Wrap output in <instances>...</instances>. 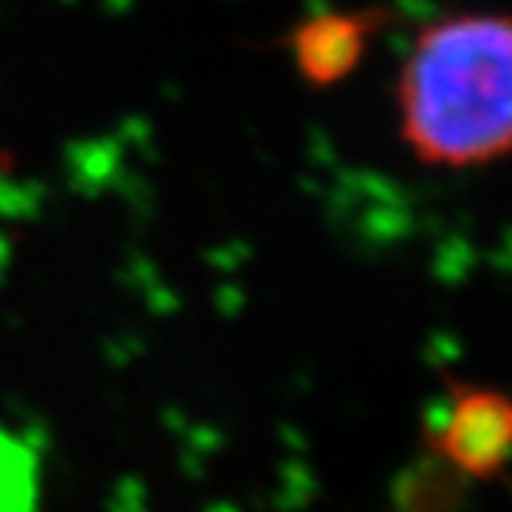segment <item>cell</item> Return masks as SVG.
Here are the masks:
<instances>
[{"label":"cell","mask_w":512,"mask_h":512,"mask_svg":"<svg viewBox=\"0 0 512 512\" xmlns=\"http://www.w3.org/2000/svg\"><path fill=\"white\" fill-rule=\"evenodd\" d=\"M401 139L429 167L469 170L512 145V25L457 13L426 25L398 78Z\"/></svg>","instance_id":"cell-1"},{"label":"cell","mask_w":512,"mask_h":512,"mask_svg":"<svg viewBox=\"0 0 512 512\" xmlns=\"http://www.w3.org/2000/svg\"><path fill=\"white\" fill-rule=\"evenodd\" d=\"M512 405L500 389L451 380L448 401L429 429L432 454L463 479H497L509 460Z\"/></svg>","instance_id":"cell-2"},{"label":"cell","mask_w":512,"mask_h":512,"mask_svg":"<svg viewBox=\"0 0 512 512\" xmlns=\"http://www.w3.org/2000/svg\"><path fill=\"white\" fill-rule=\"evenodd\" d=\"M383 22L380 10H324L297 22L290 31V56L300 78L318 90L343 84L361 65Z\"/></svg>","instance_id":"cell-3"},{"label":"cell","mask_w":512,"mask_h":512,"mask_svg":"<svg viewBox=\"0 0 512 512\" xmlns=\"http://www.w3.org/2000/svg\"><path fill=\"white\" fill-rule=\"evenodd\" d=\"M34 503V472L19 445L0 435V512H28Z\"/></svg>","instance_id":"cell-4"}]
</instances>
